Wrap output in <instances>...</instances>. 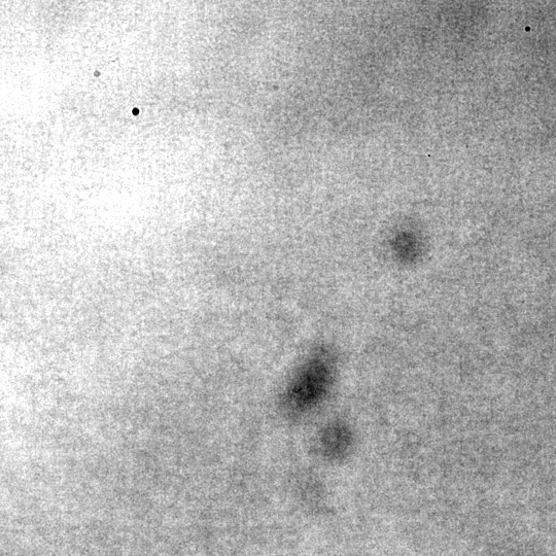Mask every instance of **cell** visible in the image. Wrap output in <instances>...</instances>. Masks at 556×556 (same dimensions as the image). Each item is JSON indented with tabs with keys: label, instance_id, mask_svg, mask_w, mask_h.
<instances>
[{
	"label": "cell",
	"instance_id": "cell-1",
	"mask_svg": "<svg viewBox=\"0 0 556 556\" xmlns=\"http://www.w3.org/2000/svg\"><path fill=\"white\" fill-rule=\"evenodd\" d=\"M333 366L327 353L312 357L300 370L289 388L286 403L295 413L316 407L326 396L331 385Z\"/></svg>",
	"mask_w": 556,
	"mask_h": 556
},
{
	"label": "cell",
	"instance_id": "cell-2",
	"mask_svg": "<svg viewBox=\"0 0 556 556\" xmlns=\"http://www.w3.org/2000/svg\"><path fill=\"white\" fill-rule=\"evenodd\" d=\"M351 437L349 431L343 426L333 425L325 431L322 438V447L328 458L337 460L341 458L350 447Z\"/></svg>",
	"mask_w": 556,
	"mask_h": 556
}]
</instances>
